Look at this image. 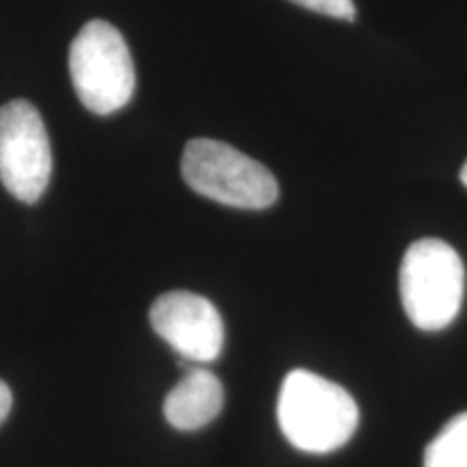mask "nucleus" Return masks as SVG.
<instances>
[{
  "label": "nucleus",
  "instance_id": "1",
  "mask_svg": "<svg viewBox=\"0 0 467 467\" xmlns=\"http://www.w3.org/2000/svg\"><path fill=\"white\" fill-rule=\"evenodd\" d=\"M277 422L301 452L327 454L342 448L359 424V409L347 389L309 370H292L277 400Z\"/></svg>",
  "mask_w": 467,
  "mask_h": 467
},
{
  "label": "nucleus",
  "instance_id": "2",
  "mask_svg": "<svg viewBox=\"0 0 467 467\" xmlns=\"http://www.w3.org/2000/svg\"><path fill=\"white\" fill-rule=\"evenodd\" d=\"M465 266L457 249L440 238H422L400 265V299L409 320L422 331L446 329L459 317Z\"/></svg>",
  "mask_w": 467,
  "mask_h": 467
},
{
  "label": "nucleus",
  "instance_id": "3",
  "mask_svg": "<svg viewBox=\"0 0 467 467\" xmlns=\"http://www.w3.org/2000/svg\"><path fill=\"white\" fill-rule=\"evenodd\" d=\"M182 178L195 192L232 208L265 210L279 197L275 175L262 162L214 139L186 143Z\"/></svg>",
  "mask_w": 467,
  "mask_h": 467
},
{
  "label": "nucleus",
  "instance_id": "4",
  "mask_svg": "<svg viewBox=\"0 0 467 467\" xmlns=\"http://www.w3.org/2000/svg\"><path fill=\"white\" fill-rule=\"evenodd\" d=\"M69 76L78 100L96 115L124 109L137 83L126 39L104 20L89 22L76 35L69 48Z\"/></svg>",
  "mask_w": 467,
  "mask_h": 467
},
{
  "label": "nucleus",
  "instance_id": "5",
  "mask_svg": "<svg viewBox=\"0 0 467 467\" xmlns=\"http://www.w3.org/2000/svg\"><path fill=\"white\" fill-rule=\"evenodd\" d=\"M52 175V148L39 110L26 100L0 109V182L16 200L39 202Z\"/></svg>",
  "mask_w": 467,
  "mask_h": 467
},
{
  "label": "nucleus",
  "instance_id": "6",
  "mask_svg": "<svg viewBox=\"0 0 467 467\" xmlns=\"http://www.w3.org/2000/svg\"><path fill=\"white\" fill-rule=\"evenodd\" d=\"M150 323L184 361L208 364L223 350V318L213 301L195 292L173 290L161 295L150 309Z\"/></svg>",
  "mask_w": 467,
  "mask_h": 467
},
{
  "label": "nucleus",
  "instance_id": "7",
  "mask_svg": "<svg viewBox=\"0 0 467 467\" xmlns=\"http://www.w3.org/2000/svg\"><path fill=\"white\" fill-rule=\"evenodd\" d=\"M225 402L223 385L214 372L195 366L165 399L167 422L178 431H197L219 416Z\"/></svg>",
  "mask_w": 467,
  "mask_h": 467
},
{
  "label": "nucleus",
  "instance_id": "8",
  "mask_svg": "<svg viewBox=\"0 0 467 467\" xmlns=\"http://www.w3.org/2000/svg\"><path fill=\"white\" fill-rule=\"evenodd\" d=\"M424 467H467V411L452 418L426 446Z\"/></svg>",
  "mask_w": 467,
  "mask_h": 467
},
{
  "label": "nucleus",
  "instance_id": "9",
  "mask_svg": "<svg viewBox=\"0 0 467 467\" xmlns=\"http://www.w3.org/2000/svg\"><path fill=\"white\" fill-rule=\"evenodd\" d=\"M303 9L317 11V14L337 17V20H355V5L353 0H290Z\"/></svg>",
  "mask_w": 467,
  "mask_h": 467
},
{
  "label": "nucleus",
  "instance_id": "10",
  "mask_svg": "<svg viewBox=\"0 0 467 467\" xmlns=\"http://www.w3.org/2000/svg\"><path fill=\"white\" fill-rule=\"evenodd\" d=\"M11 405H14V396H11L9 385L5 381H0V424L5 422L11 411Z\"/></svg>",
  "mask_w": 467,
  "mask_h": 467
},
{
  "label": "nucleus",
  "instance_id": "11",
  "mask_svg": "<svg viewBox=\"0 0 467 467\" xmlns=\"http://www.w3.org/2000/svg\"><path fill=\"white\" fill-rule=\"evenodd\" d=\"M461 182L467 186V162L463 165V169H461Z\"/></svg>",
  "mask_w": 467,
  "mask_h": 467
}]
</instances>
